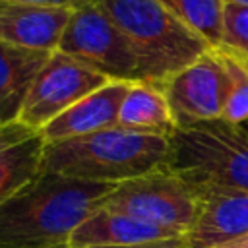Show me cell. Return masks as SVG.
<instances>
[{"label":"cell","instance_id":"1","mask_svg":"<svg viewBox=\"0 0 248 248\" xmlns=\"http://www.w3.org/2000/svg\"><path fill=\"white\" fill-rule=\"evenodd\" d=\"M116 184L43 170L0 205V248H56L97 211Z\"/></svg>","mask_w":248,"mask_h":248},{"label":"cell","instance_id":"2","mask_svg":"<svg viewBox=\"0 0 248 248\" xmlns=\"http://www.w3.org/2000/svg\"><path fill=\"white\" fill-rule=\"evenodd\" d=\"M169 147V136L114 126L89 136L46 143L43 170L87 182L120 184L165 169Z\"/></svg>","mask_w":248,"mask_h":248},{"label":"cell","instance_id":"3","mask_svg":"<svg viewBox=\"0 0 248 248\" xmlns=\"http://www.w3.org/2000/svg\"><path fill=\"white\" fill-rule=\"evenodd\" d=\"M167 167L198 198L213 192H248V126L227 120L176 128L169 136Z\"/></svg>","mask_w":248,"mask_h":248},{"label":"cell","instance_id":"4","mask_svg":"<svg viewBox=\"0 0 248 248\" xmlns=\"http://www.w3.org/2000/svg\"><path fill=\"white\" fill-rule=\"evenodd\" d=\"M132 45L140 81L163 85L211 46L159 0H99Z\"/></svg>","mask_w":248,"mask_h":248},{"label":"cell","instance_id":"5","mask_svg":"<svg viewBox=\"0 0 248 248\" xmlns=\"http://www.w3.org/2000/svg\"><path fill=\"white\" fill-rule=\"evenodd\" d=\"M103 207L188 232L200 215L202 200L178 174L165 167L116 184L105 198Z\"/></svg>","mask_w":248,"mask_h":248},{"label":"cell","instance_id":"6","mask_svg":"<svg viewBox=\"0 0 248 248\" xmlns=\"http://www.w3.org/2000/svg\"><path fill=\"white\" fill-rule=\"evenodd\" d=\"M58 50L99 72L108 81H140L136 52L101 2L72 12Z\"/></svg>","mask_w":248,"mask_h":248},{"label":"cell","instance_id":"7","mask_svg":"<svg viewBox=\"0 0 248 248\" xmlns=\"http://www.w3.org/2000/svg\"><path fill=\"white\" fill-rule=\"evenodd\" d=\"M107 83L108 79L99 72L54 50L37 72L27 91L19 120L35 130H43L79 99Z\"/></svg>","mask_w":248,"mask_h":248},{"label":"cell","instance_id":"8","mask_svg":"<svg viewBox=\"0 0 248 248\" xmlns=\"http://www.w3.org/2000/svg\"><path fill=\"white\" fill-rule=\"evenodd\" d=\"M176 128L221 120L231 91V79L217 48L176 72L163 85Z\"/></svg>","mask_w":248,"mask_h":248},{"label":"cell","instance_id":"9","mask_svg":"<svg viewBox=\"0 0 248 248\" xmlns=\"http://www.w3.org/2000/svg\"><path fill=\"white\" fill-rule=\"evenodd\" d=\"M72 8L64 4H2L0 41L37 52H54L60 46Z\"/></svg>","mask_w":248,"mask_h":248},{"label":"cell","instance_id":"10","mask_svg":"<svg viewBox=\"0 0 248 248\" xmlns=\"http://www.w3.org/2000/svg\"><path fill=\"white\" fill-rule=\"evenodd\" d=\"M182 236H186V232L151 225L101 205L72 232L68 244L76 248H126Z\"/></svg>","mask_w":248,"mask_h":248},{"label":"cell","instance_id":"11","mask_svg":"<svg viewBox=\"0 0 248 248\" xmlns=\"http://www.w3.org/2000/svg\"><path fill=\"white\" fill-rule=\"evenodd\" d=\"M45 149L41 130L21 120L0 126V205L43 172Z\"/></svg>","mask_w":248,"mask_h":248},{"label":"cell","instance_id":"12","mask_svg":"<svg viewBox=\"0 0 248 248\" xmlns=\"http://www.w3.org/2000/svg\"><path fill=\"white\" fill-rule=\"evenodd\" d=\"M130 89V81H108L79 99L41 132L46 143L81 138L118 126V110Z\"/></svg>","mask_w":248,"mask_h":248},{"label":"cell","instance_id":"13","mask_svg":"<svg viewBox=\"0 0 248 248\" xmlns=\"http://www.w3.org/2000/svg\"><path fill=\"white\" fill-rule=\"evenodd\" d=\"M202 209L186 232V248H223L248 234V192L202 196Z\"/></svg>","mask_w":248,"mask_h":248},{"label":"cell","instance_id":"14","mask_svg":"<svg viewBox=\"0 0 248 248\" xmlns=\"http://www.w3.org/2000/svg\"><path fill=\"white\" fill-rule=\"evenodd\" d=\"M50 52L12 46L0 41V126L19 120L27 91Z\"/></svg>","mask_w":248,"mask_h":248},{"label":"cell","instance_id":"15","mask_svg":"<svg viewBox=\"0 0 248 248\" xmlns=\"http://www.w3.org/2000/svg\"><path fill=\"white\" fill-rule=\"evenodd\" d=\"M118 126L134 132L170 136L176 122L161 85L149 81H134L120 105Z\"/></svg>","mask_w":248,"mask_h":248},{"label":"cell","instance_id":"16","mask_svg":"<svg viewBox=\"0 0 248 248\" xmlns=\"http://www.w3.org/2000/svg\"><path fill=\"white\" fill-rule=\"evenodd\" d=\"M211 48L223 46L225 0H159Z\"/></svg>","mask_w":248,"mask_h":248},{"label":"cell","instance_id":"17","mask_svg":"<svg viewBox=\"0 0 248 248\" xmlns=\"http://www.w3.org/2000/svg\"><path fill=\"white\" fill-rule=\"evenodd\" d=\"M217 50L223 58V64L231 79V91L225 105L223 120L231 124H246L248 122V62L227 48H217Z\"/></svg>","mask_w":248,"mask_h":248},{"label":"cell","instance_id":"18","mask_svg":"<svg viewBox=\"0 0 248 248\" xmlns=\"http://www.w3.org/2000/svg\"><path fill=\"white\" fill-rule=\"evenodd\" d=\"M248 60V8L225 4L223 16V46Z\"/></svg>","mask_w":248,"mask_h":248},{"label":"cell","instance_id":"19","mask_svg":"<svg viewBox=\"0 0 248 248\" xmlns=\"http://www.w3.org/2000/svg\"><path fill=\"white\" fill-rule=\"evenodd\" d=\"M56 248H76L70 244H62ZM101 248V246H97ZM126 248H186V236L182 238H170V240H163V242H153V244H143V246H126Z\"/></svg>","mask_w":248,"mask_h":248},{"label":"cell","instance_id":"20","mask_svg":"<svg viewBox=\"0 0 248 248\" xmlns=\"http://www.w3.org/2000/svg\"><path fill=\"white\" fill-rule=\"evenodd\" d=\"M95 2H99V0H58V4H64V6L72 8V10L81 8V6H87V4H95Z\"/></svg>","mask_w":248,"mask_h":248},{"label":"cell","instance_id":"21","mask_svg":"<svg viewBox=\"0 0 248 248\" xmlns=\"http://www.w3.org/2000/svg\"><path fill=\"white\" fill-rule=\"evenodd\" d=\"M2 4H58V0H0Z\"/></svg>","mask_w":248,"mask_h":248},{"label":"cell","instance_id":"22","mask_svg":"<svg viewBox=\"0 0 248 248\" xmlns=\"http://www.w3.org/2000/svg\"><path fill=\"white\" fill-rule=\"evenodd\" d=\"M223 248H248V234L238 238V240H234V242H231V244H227V246H223Z\"/></svg>","mask_w":248,"mask_h":248},{"label":"cell","instance_id":"23","mask_svg":"<svg viewBox=\"0 0 248 248\" xmlns=\"http://www.w3.org/2000/svg\"><path fill=\"white\" fill-rule=\"evenodd\" d=\"M225 4H234V6H246L248 8V0H225Z\"/></svg>","mask_w":248,"mask_h":248},{"label":"cell","instance_id":"24","mask_svg":"<svg viewBox=\"0 0 248 248\" xmlns=\"http://www.w3.org/2000/svg\"><path fill=\"white\" fill-rule=\"evenodd\" d=\"M246 126H248V122H246Z\"/></svg>","mask_w":248,"mask_h":248},{"label":"cell","instance_id":"25","mask_svg":"<svg viewBox=\"0 0 248 248\" xmlns=\"http://www.w3.org/2000/svg\"><path fill=\"white\" fill-rule=\"evenodd\" d=\"M244 60H246V58H244ZM246 62H248V60H246Z\"/></svg>","mask_w":248,"mask_h":248}]
</instances>
